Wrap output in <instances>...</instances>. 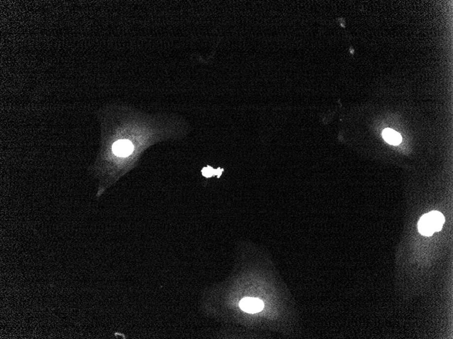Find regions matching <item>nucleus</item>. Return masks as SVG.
Instances as JSON below:
<instances>
[{
  "instance_id": "3",
  "label": "nucleus",
  "mask_w": 453,
  "mask_h": 339,
  "mask_svg": "<svg viewBox=\"0 0 453 339\" xmlns=\"http://www.w3.org/2000/svg\"><path fill=\"white\" fill-rule=\"evenodd\" d=\"M240 307L243 311L246 313H254L261 311L264 307V304L263 301L259 299L247 297L241 301Z\"/></svg>"
},
{
  "instance_id": "1",
  "label": "nucleus",
  "mask_w": 453,
  "mask_h": 339,
  "mask_svg": "<svg viewBox=\"0 0 453 339\" xmlns=\"http://www.w3.org/2000/svg\"><path fill=\"white\" fill-rule=\"evenodd\" d=\"M445 217L441 213L431 212L422 216L418 223V231L422 235L430 236L441 230Z\"/></svg>"
},
{
  "instance_id": "5",
  "label": "nucleus",
  "mask_w": 453,
  "mask_h": 339,
  "mask_svg": "<svg viewBox=\"0 0 453 339\" xmlns=\"http://www.w3.org/2000/svg\"><path fill=\"white\" fill-rule=\"evenodd\" d=\"M214 169L211 168L210 167L205 168L202 170V174H203L204 176L207 177V178L212 176V175L214 174Z\"/></svg>"
},
{
  "instance_id": "2",
  "label": "nucleus",
  "mask_w": 453,
  "mask_h": 339,
  "mask_svg": "<svg viewBox=\"0 0 453 339\" xmlns=\"http://www.w3.org/2000/svg\"><path fill=\"white\" fill-rule=\"evenodd\" d=\"M135 151V146L128 139L117 140L112 146V152L118 157H128Z\"/></svg>"
},
{
  "instance_id": "4",
  "label": "nucleus",
  "mask_w": 453,
  "mask_h": 339,
  "mask_svg": "<svg viewBox=\"0 0 453 339\" xmlns=\"http://www.w3.org/2000/svg\"><path fill=\"white\" fill-rule=\"evenodd\" d=\"M383 138L391 145H398L402 142V136L400 133L389 128L383 131Z\"/></svg>"
}]
</instances>
